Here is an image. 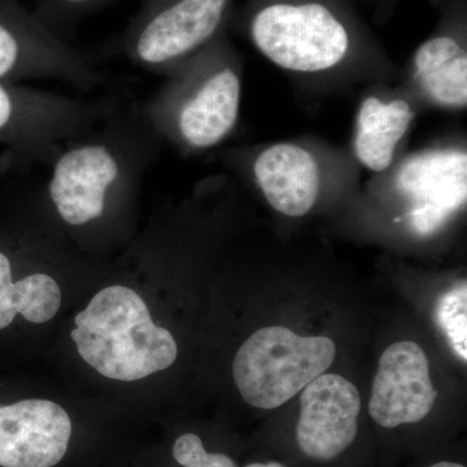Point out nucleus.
Returning a JSON list of instances; mask_svg holds the SVG:
<instances>
[{"mask_svg": "<svg viewBox=\"0 0 467 467\" xmlns=\"http://www.w3.org/2000/svg\"><path fill=\"white\" fill-rule=\"evenodd\" d=\"M233 20L266 60L295 75L386 61L349 0H245Z\"/></svg>", "mask_w": 467, "mask_h": 467, "instance_id": "f257e3e1", "label": "nucleus"}, {"mask_svg": "<svg viewBox=\"0 0 467 467\" xmlns=\"http://www.w3.org/2000/svg\"><path fill=\"white\" fill-rule=\"evenodd\" d=\"M162 140L140 109H119L67 142L50 162L48 198L72 227L97 223L109 202L130 192L158 159Z\"/></svg>", "mask_w": 467, "mask_h": 467, "instance_id": "f03ea898", "label": "nucleus"}, {"mask_svg": "<svg viewBox=\"0 0 467 467\" xmlns=\"http://www.w3.org/2000/svg\"><path fill=\"white\" fill-rule=\"evenodd\" d=\"M241 69L225 30L201 51L167 67L168 81L140 110L161 140L190 150L213 149L238 122Z\"/></svg>", "mask_w": 467, "mask_h": 467, "instance_id": "7ed1b4c3", "label": "nucleus"}, {"mask_svg": "<svg viewBox=\"0 0 467 467\" xmlns=\"http://www.w3.org/2000/svg\"><path fill=\"white\" fill-rule=\"evenodd\" d=\"M81 358L101 376L134 382L174 364L173 335L153 324L142 297L124 285L98 292L75 319Z\"/></svg>", "mask_w": 467, "mask_h": 467, "instance_id": "20e7f679", "label": "nucleus"}, {"mask_svg": "<svg viewBox=\"0 0 467 467\" xmlns=\"http://www.w3.org/2000/svg\"><path fill=\"white\" fill-rule=\"evenodd\" d=\"M117 109L110 101L75 99L0 81V144L17 164L50 165L67 142L97 128Z\"/></svg>", "mask_w": 467, "mask_h": 467, "instance_id": "39448f33", "label": "nucleus"}, {"mask_svg": "<svg viewBox=\"0 0 467 467\" xmlns=\"http://www.w3.org/2000/svg\"><path fill=\"white\" fill-rule=\"evenodd\" d=\"M337 346L326 337H300L272 326L256 331L236 353L233 377L254 408L281 407L333 364Z\"/></svg>", "mask_w": 467, "mask_h": 467, "instance_id": "423d86ee", "label": "nucleus"}, {"mask_svg": "<svg viewBox=\"0 0 467 467\" xmlns=\"http://www.w3.org/2000/svg\"><path fill=\"white\" fill-rule=\"evenodd\" d=\"M234 5L235 0H143L119 50L138 66L165 70L225 32Z\"/></svg>", "mask_w": 467, "mask_h": 467, "instance_id": "0eeeda50", "label": "nucleus"}, {"mask_svg": "<svg viewBox=\"0 0 467 467\" xmlns=\"http://www.w3.org/2000/svg\"><path fill=\"white\" fill-rule=\"evenodd\" d=\"M57 81L81 91L103 84V77L17 0H0V81Z\"/></svg>", "mask_w": 467, "mask_h": 467, "instance_id": "6e6552de", "label": "nucleus"}, {"mask_svg": "<svg viewBox=\"0 0 467 467\" xmlns=\"http://www.w3.org/2000/svg\"><path fill=\"white\" fill-rule=\"evenodd\" d=\"M384 174L405 204L400 220L417 236L435 235L465 208L467 153L462 146L442 144L411 153Z\"/></svg>", "mask_w": 467, "mask_h": 467, "instance_id": "1a4fd4ad", "label": "nucleus"}, {"mask_svg": "<svg viewBox=\"0 0 467 467\" xmlns=\"http://www.w3.org/2000/svg\"><path fill=\"white\" fill-rule=\"evenodd\" d=\"M441 9L435 32L414 52L411 77L430 103L444 109H465L466 0H441Z\"/></svg>", "mask_w": 467, "mask_h": 467, "instance_id": "9d476101", "label": "nucleus"}, {"mask_svg": "<svg viewBox=\"0 0 467 467\" xmlns=\"http://www.w3.org/2000/svg\"><path fill=\"white\" fill-rule=\"evenodd\" d=\"M438 399L425 350L399 342L384 350L368 402L370 416L386 429L416 423L429 416Z\"/></svg>", "mask_w": 467, "mask_h": 467, "instance_id": "9b49d317", "label": "nucleus"}, {"mask_svg": "<svg viewBox=\"0 0 467 467\" xmlns=\"http://www.w3.org/2000/svg\"><path fill=\"white\" fill-rule=\"evenodd\" d=\"M296 427L306 456L328 461L342 454L358 431L361 398L355 384L337 374H322L303 389Z\"/></svg>", "mask_w": 467, "mask_h": 467, "instance_id": "f8f14e48", "label": "nucleus"}, {"mask_svg": "<svg viewBox=\"0 0 467 467\" xmlns=\"http://www.w3.org/2000/svg\"><path fill=\"white\" fill-rule=\"evenodd\" d=\"M72 422L48 400H23L0 407V466L52 467L66 456Z\"/></svg>", "mask_w": 467, "mask_h": 467, "instance_id": "ddd939ff", "label": "nucleus"}, {"mask_svg": "<svg viewBox=\"0 0 467 467\" xmlns=\"http://www.w3.org/2000/svg\"><path fill=\"white\" fill-rule=\"evenodd\" d=\"M252 175L270 207L284 216L304 217L317 204L324 178L321 158L306 144H270L252 161Z\"/></svg>", "mask_w": 467, "mask_h": 467, "instance_id": "4468645a", "label": "nucleus"}, {"mask_svg": "<svg viewBox=\"0 0 467 467\" xmlns=\"http://www.w3.org/2000/svg\"><path fill=\"white\" fill-rule=\"evenodd\" d=\"M414 117L416 110L407 98L368 95L359 104L353 138L359 164L376 174L389 171Z\"/></svg>", "mask_w": 467, "mask_h": 467, "instance_id": "2eb2a0df", "label": "nucleus"}, {"mask_svg": "<svg viewBox=\"0 0 467 467\" xmlns=\"http://www.w3.org/2000/svg\"><path fill=\"white\" fill-rule=\"evenodd\" d=\"M60 306V287L51 275L33 273L14 282V264L0 247V330L17 315L33 324H45L57 316Z\"/></svg>", "mask_w": 467, "mask_h": 467, "instance_id": "dca6fc26", "label": "nucleus"}, {"mask_svg": "<svg viewBox=\"0 0 467 467\" xmlns=\"http://www.w3.org/2000/svg\"><path fill=\"white\" fill-rule=\"evenodd\" d=\"M436 318L451 348L463 362L467 359V287L460 282L445 292L436 306Z\"/></svg>", "mask_w": 467, "mask_h": 467, "instance_id": "f3484780", "label": "nucleus"}, {"mask_svg": "<svg viewBox=\"0 0 467 467\" xmlns=\"http://www.w3.org/2000/svg\"><path fill=\"white\" fill-rule=\"evenodd\" d=\"M107 0H41L38 8L33 12L45 26L50 27L58 36V29L66 23H73L76 18L88 14Z\"/></svg>", "mask_w": 467, "mask_h": 467, "instance_id": "a211bd4d", "label": "nucleus"}, {"mask_svg": "<svg viewBox=\"0 0 467 467\" xmlns=\"http://www.w3.org/2000/svg\"><path fill=\"white\" fill-rule=\"evenodd\" d=\"M173 456L183 467H238L230 457L208 453L199 436L184 434L174 442Z\"/></svg>", "mask_w": 467, "mask_h": 467, "instance_id": "6ab92c4d", "label": "nucleus"}, {"mask_svg": "<svg viewBox=\"0 0 467 467\" xmlns=\"http://www.w3.org/2000/svg\"><path fill=\"white\" fill-rule=\"evenodd\" d=\"M376 7L377 16L384 18L391 15L392 9L396 7L399 0H364Z\"/></svg>", "mask_w": 467, "mask_h": 467, "instance_id": "aec40b11", "label": "nucleus"}, {"mask_svg": "<svg viewBox=\"0 0 467 467\" xmlns=\"http://www.w3.org/2000/svg\"><path fill=\"white\" fill-rule=\"evenodd\" d=\"M245 467H287L285 465H282V463L279 462H267V463H251V465L245 466Z\"/></svg>", "mask_w": 467, "mask_h": 467, "instance_id": "412c9836", "label": "nucleus"}, {"mask_svg": "<svg viewBox=\"0 0 467 467\" xmlns=\"http://www.w3.org/2000/svg\"><path fill=\"white\" fill-rule=\"evenodd\" d=\"M430 467H465L463 465H460V463H454V462H439L435 463V465L430 466Z\"/></svg>", "mask_w": 467, "mask_h": 467, "instance_id": "4be33fe9", "label": "nucleus"}]
</instances>
